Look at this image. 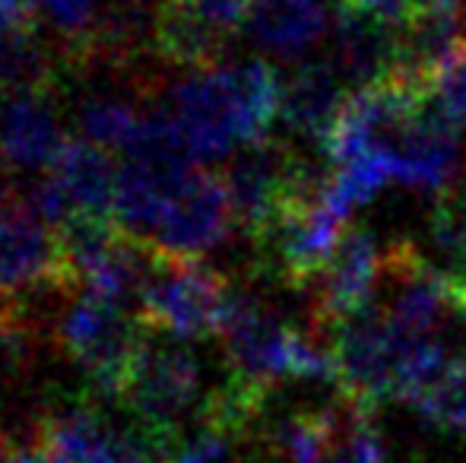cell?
I'll return each mask as SVG.
<instances>
[{"mask_svg": "<svg viewBox=\"0 0 466 463\" xmlns=\"http://www.w3.org/2000/svg\"><path fill=\"white\" fill-rule=\"evenodd\" d=\"M343 232H346V219L318 191L311 197L299 200L279 219L277 229H273L286 277L292 283H305V279L318 277L327 260H330V254L337 251Z\"/></svg>", "mask_w": 466, "mask_h": 463, "instance_id": "4fadbf2b", "label": "cell"}, {"mask_svg": "<svg viewBox=\"0 0 466 463\" xmlns=\"http://www.w3.org/2000/svg\"><path fill=\"white\" fill-rule=\"evenodd\" d=\"M232 226L235 210L228 200L226 178L194 166L175 187L149 245L175 257H200L222 245Z\"/></svg>", "mask_w": 466, "mask_h": 463, "instance_id": "ba28073f", "label": "cell"}, {"mask_svg": "<svg viewBox=\"0 0 466 463\" xmlns=\"http://www.w3.org/2000/svg\"><path fill=\"white\" fill-rule=\"evenodd\" d=\"M343 102V80L333 70V64H301L282 83L279 117L292 134L324 143L327 130L333 127Z\"/></svg>", "mask_w": 466, "mask_h": 463, "instance_id": "2e32d148", "label": "cell"}, {"mask_svg": "<svg viewBox=\"0 0 466 463\" xmlns=\"http://www.w3.org/2000/svg\"><path fill=\"white\" fill-rule=\"evenodd\" d=\"M55 178L61 181L64 194H67L74 216L86 213V216H115V185H117V168L111 166L105 146L89 140H70L64 153L57 156Z\"/></svg>", "mask_w": 466, "mask_h": 463, "instance_id": "e0dca14e", "label": "cell"}, {"mask_svg": "<svg viewBox=\"0 0 466 463\" xmlns=\"http://www.w3.org/2000/svg\"><path fill=\"white\" fill-rule=\"evenodd\" d=\"M55 76V64L38 38L35 16L0 29V86L13 93H45Z\"/></svg>", "mask_w": 466, "mask_h": 463, "instance_id": "d6986e66", "label": "cell"}, {"mask_svg": "<svg viewBox=\"0 0 466 463\" xmlns=\"http://www.w3.org/2000/svg\"><path fill=\"white\" fill-rule=\"evenodd\" d=\"M384 273L387 251H380L378 238L365 229H346L324 270L314 277L318 279V292H314L318 321L339 324L352 311L365 308Z\"/></svg>", "mask_w": 466, "mask_h": 463, "instance_id": "30bf717a", "label": "cell"}, {"mask_svg": "<svg viewBox=\"0 0 466 463\" xmlns=\"http://www.w3.org/2000/svg\"><path fill=\"white\" fill-rule=\"evenodd\" d=\"M143 108L130 106L127 99H117V96H98V99H89L86 106L80 108V134L83 140L98 143L105 149H117L121 153L124 143L130 140L137 127V117H140Z\"/></svg>", "mask_w": 466, "mask_h": 463, "instance_id": "603a6c76", "label": "cell"}, {"mask_svg": "<svg viewBox=\"0 0 466 463\" xmlns=\"http://www.w3.org/2000/svg\"><path fill=\"white\" fill-rule=\"evenodd\" d=\"M248 35L279 61L305 57L333 25L330 0H251Z\"/></svg>", "mask_w": 466, "mask_h": 463, "instance_id": "9a60e30c", "label": "cell"}, {"mask_svg": "<svg viewBox=\"0 0 466 463\" xmlns=\"http://www.w3.org/2000/svg\"><path fill=\"white\" fill-rule=\"evenodd\" d=\"M339 409H305L273 422L270 451L286 463H330Z\"/></svg>", "mask_w": 466, "mask_h": 463, "instance_id": "ffe728a7", "label": "cell"}, {"mask_svg": "<svg viewBox=\"0 0 466 463\" xmlns=\"http://www.w3.org/2000/svg\"><path fill=\"white\" fill-rule=\"evenodd\" d=\"M226 38L178 0H159L153 13V42L166 61L178 67H209L222 61Z\"/></svg>", "mask_w": 466, "mask_h": 463, "instance_id": "ac0fdd59", "label": "cell"}, {"mask_svg": "<svg viewBox=\"0 0 466 463\" xmlns=\"http://www.w3.org/2000/svg\"><path fill=\"white\" fill-rule=\"evenodd\" d=\"M35 441L55 463H153L149 445L111 428L93 409H67L45 419Z\"/></svg>", "mask_w": 466, "mask_h": 463, "instance_id": "8fae6325", "label": "cell"}, {"mask_svg": "<svg viewBox=\"0 0 466 463\" xmlns=\"http://www.w3.org/2000/svg\"><path fill=\"white\" fill-rule=\"evenodd\" d=\"M105 0H32V10L67 45L70 64H93Z\"/></svg>", "mask_w": 466, "mask_h": 463, "instance_id": "44dd1931", "label": "cell"}, {"mask_svg": "<svg viewBox=\"0 0 466 463\" xmlns=\"http://www.w3.org/2000/svg\"><path fill=\"white\" fill-rule=\"evenodd\" d=\"M76 286L61 232L38 216L29 194H0V305L38 289Z\"/></svg>", "mask_w": 466, "mask_h": 463, "instance_id": "277c9868", "label": "cell"}, {"mask_svg": "<svg viewBox=\"0 0 466 463\" xmlns=\"http://www.w3.org/2000/svg\"><path fill=\"white\" fill-rule=\"evenodd\" d=\"M393 178L412 191H444L463 166L461 124L435 99L387 136Z\"/></svg>", "mask_w": 466, "mask_h": 463, "instance_id": "9c48e42d", "label": "cell"}, {"mask_svg": "<svg viewBox=\"0 0 466 463\" xmlns=\"http://www.w3.org/2000/svg\"><path fill=\"white\" fill-rule=\"evenodd\" d=\"M67 143L48 93H16L0 112V159L6 166L25 172L48 168Z\"/></svg>", "mask_w": 466, "mask_h": 463, "instance_id": "5bb4252c", "label": "cell"}, {"mask_svg": "<svg viewBox=\"0 0 466 463\" xmlns=\"http://www.w3.org/2000/svg\"><path fill=\"white\" fill-rule=\"evenodd\" d=\"M412 407L429 426L466 435V352L444 365L441 375Z\"/></svg>", "mask_w": 466, "mask_h": 463, "instance_id": "7402d4cb", "label": "cell"}, {"mask_svg": "<svg viewBox=\"0 0 466 463\" xmlns=\"http://www.w3.org/2000/svg\"><path fill=\"white\" fill-rule=\"evenodd\" d=\"M235 292L226 279L197 257H175L149 245L137 315L147 327L166 330L178 340H203L222 334Z\"/></svg>", "mask_w": 466, "mask_h": 463, "instance_id": "7a4b0ae2", "label": "cell"}, {"mask_svg": "<svg viewBox=\"0 0 466 463\" xmlns=\"http://www.w3.org/2000/svg\"><path fill=\"white\" fill-rule=\"evenodd\" d=\"M431 99L454 117L457 124H466V35L431 70Z\"/></svg>", "mask_w": 466, "mask_h": 463, "instance_id": "cb8c5ba5", "label": "cell"}, {"mask_svg": "<svg viewBox=\"0 0 466 463\" xmlns=\"http://www.w3.org/2000/svg\"><path fill=\"white\" fill-rule=\"evenodd\" d=\"M279 106L282 80L260 57L187 70L168 102L197 162L232 159L235 149L267 140Z\"/></svg>", "mask_w": 466, "mask_h": 463, "instance_id": "6da1fadb", "label": "cell"}, {"mask_svg": "<svg viewBox=\"0 0 466 463\" xmlns=\"http://www.w3.org/2000/svg\"><path fill=\"white\" fill-rule=\"evenodd\" d=\"M143 330L147 324L140 315H127L124 305L83 292L57 321V343L83 365L98 394L121 397L147 349Z\"/></svg>", "mask_w": 466, "mask_h": 463, "instance_id": "3957f363", "label": "cell"}, {"mask_svg": "<svg viewBox=\"0 0 466 463\" xmlns=\"http://www.w3.org/2000/svg\"><path fill=\"white\" fill-rule=\"evenodd\" d=\"M333 70L356 89L387 76L403 64V35L393 25L339 4L333 19Z\"/></svg>", "mask_w": 466, "mask_h": 463, "instance_id": "7c38bea8", "label": "cell"}, {"mask_svg": "<svg viewBox=\"0 0 466 463\" xmlns=\"http://www.w3.org/2000/svg\"><path fill=\"white\" fill-rule=\"evenodd\" d=\"M222 178L235 210V226H241L254 238L273 235L279 219L299 200L311 197L320 185L286 149L270 146L267 140L251 143L245 153L232 156Z\"/></svg>", "mask_w": 466, "mask_h": 463, "instance_id": "5b68a950", "label": "cell"}, {"mask_svg": "<svg viewBox=\"0 0 466 463\" xmlns=\"http://www.w3.org/2000/svg\"><path fill=\"white\" fill-rule=\"evenodd\" d=\"M435 245L448 254L454 264L466 267V181L451 200H444L435 213Z\"/></svg>", "mask_w": 466, "mask_h": 463, "instance_id": "d4e9b609", "label": "cell"}, {"mask_svg": "<svg viewBox=\"0 0 466 463\" xmlns=\"http://www.w3.org/2000/svg\"><path fill=\"white\" fill-rule=\"evenodd\" d=\"M232 384L251 400L264 397L286 377H299V352L305 334L289 327L282 317L267 311L258 298L235 296L228 321L222 327Z\"/></svg>", "mask_w": 466, "mask_h": 463, "instance_id": "8992f818", "label": "cell"}, {"mask_svg": "<svg viewBox=\"0 0 466 463\" xmlns=\"http://www.w3.org/2000/svg\"><path fill=\"white\" fill-rule=\"evenodd\" d=\"M166 463H235L232 435L219 432V428H207L200 438L175 451Z\"/></svg>", "mask_w": 466, "mask_h": 463, "instance_id": "484cf974", "label": "cell"}, {"mask_svg": "<svg viewBox=\"0 0 466 463\" xmlns=\"http://www.w3.org/2000/svg\"><path fill=\"white\" fill-rule=\"evenodd\" d=\"M0 89H4V86H0Z\"/></svg>", "mask_w": 466, "mask_h": 463, "instance_id": "f1b7e54d", "label": "cell"}, {"mask_svg": "<svg viewBox=\"0 0 466 463\" xmlns=\"http://www.w3.org/2000/svg\"><path fill=\"white\" fill-rule=\"evenodd\" d=\"M457 324L466 330V277H463V286H461V308H457Z\"/></svg>", "mask_w": 466, "mask_h": 463, "instance_id": "83f0119b", "label": "cell"}, {"mask_svg": "<svg viewBox=\"0 0 466 463\" xmlns=\"http://www.w3.org/2000/svg\"><path fill=\"white\" fill-rule=\"evenodd\" d=\"M350 10L362 13V16H371L384 25H393V29L403 32L406 25L412 23V16L419 13L422 0H339Z\"/></svg>", "mask_w": 466, "mask_h": 463, "instance_id": "4316f807", "label": "cell"}, {"mask_svg": "<svg viewBox=\"0 0 466 463\" xmlns=\"http://www.w3.org/2000/svg\"><path fill=\"white\" fill-rule=\"evenodd\" d=\"M200 394V362L187 349H143L121 400L143 428L149 451H168L175 428Z\"/></svg>", "mask_w": 466, "mask_h": 463, "instance_id": "52a82bcc", "label": "cell"}]
</instances>
